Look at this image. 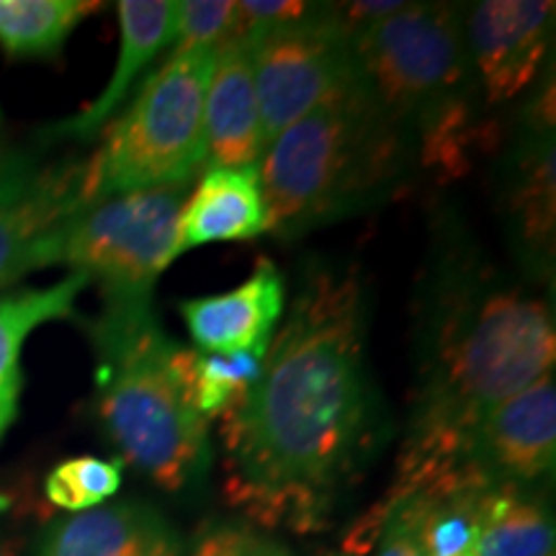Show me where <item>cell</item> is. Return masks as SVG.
Listing matches in <instances>:
<instances>
[{
  "label": "cell",
  "mask_w": 556,
  "mask_h": 556,
  "mask_svg": "<svg viewBox=\"0 0 556 556\" xmlns=\"http://www.w3.org/2000/svg\"><path fill=\"white\" fill-rule=\"evenodd\" d=\"M379 428L361 281L323 266L291 299L261 379L219 415L229 505L266 528L323 531Z\"/></svg>",
  "instance_id": "6da1fadb"
},
{
  "label": "cell",
  "mask_w": 556,
  "mask_h": 556,
  "mask_svg": "<svg viewBox=\"0 0 556 556\" xmlns=\"http://www.w3.org/2000/svg\"><path fill=\"white\" fill-rule=\"evenodd\" d=\"M554 312L544 296L479 266L446 274L426 319L407 441L467 454L482 415L554 374Z\"/></svg>",
  "instance_id": "7a4b0ae2"
},
{
  "label": "cell",
  "mask_w": 556,
  "mask_h": 556,
  "mask_svg": "<svg viewBox=\"0 0 556 556\" xmlns=\"http://www.w3.org/2000/svg\"><path fill=\"white\" fill-rule=\"evenodd\" d=\"M99 353V417L129 467L163 492L189 486L208 458V420L189 387V348L160 328L152 296L103 299L90 325Z\"/></svg>",
  "instance_id": "3957f363"
},
{
  "label": "cell",
  "mask_w": 556,
  "mask_h": 556,
  "mask_svg": "<svg viewBox=\"0 0 556 556\" xmlns=\"http://www.w3.org/2000/svg\"><path fill=\"white\" fill-rule=\"evenodd\" d=\"M402 131L361 86L356 67L307 116L263 150L266 232L289 235L343 217L397 176Z\"/></svg>",
  "instance_id": "277c9868"
},
{
  "label": "cell",
  "mask_w": 556,
  "mask_h": 556,
  "mask_svg": "<svg viewBox=\"0 0 556 556\" xmlns=\"http://www.w3.org/2000/svg\"><path fill=\"white\" fill-rule=\"evenodd\" d=\"M214 50L173 52L111 122L90 163V204L131 191L193 184L204 168V103Z\"/></svg>",
  "instance_id": "5b68a950"
},
{
  "label": "cell",
  "mask_w": 556,
  "mask_h": 556,
  "mask_svg": "<svg viewBox=\"0 0 556 556\" xmlns=\"http://www.w3.org/2000/svg\"><path fill=\"white\" fill-rule=\"evenodd\" d=\"M351 54L361 86L400 127L458 99L467 80L464 18L454 3H405L353 34Z\"/></svg>",
  "instance_id": "8992f818"
},
{
  "label": "cell",
  "mask_w": 556,
  "mask_h": 556,
  "mask_svg": "<svg viewBox=\"0 0 556 556\" xmlns=\"http://www.w3.org/2000/svg\"><path fill=\"white\" fill-rule=\"evenodd\" d=\"M193 184L93 201L54 240L52 266L99 281L103 299H148L176 261L178 217Z\"/></svg>",
  "instance_id": "52a82bcc"
},
{
  "label": "cell",
  "mask_w": 556,
  "mask_h": 556,
  "mask_svg": "<svg viewBox=\"0 0 556 556\" xmlns=\"http://www.w3.org/2000/svg\"><path fill=\"white\" fill-rule=\"evenodd\" d=\"M253 75L266 150L283 129L351 78V34L332 5H315L302 21L278 26L255 41Z\"/></svg>",
  "instance_id": "ba28073f"
},
{
  "label": "cell",
  "mask_w": 556,
  "mask_h": 556,
  "mask_svg": "<svg viewBox=\"0 0 556 556\" xmlns=\"http://www.w3.org/2000/svg\"><path fill=\"white\" fill-rule=\"evenodd\" d=\"M90 204L88 160L26 163L0 189V289L50 268L54 238Z\"/></svg>",
  "instance_id": "9c48e42d"
},
{
  "label": "cell",
  "mask_w": 556,
  "mask_h": 556,
  "mask_svg": "<svg viewBox=\"0 0 556 556\" xmlns=\"http://www.w3.org/2000/svg\"><path fill=\"white\" fill-rule=\"evenodd\" d=\"M554 3L484 0L469 16L467 52L486 103H505L531 86L546 60Z\"/></svg>",
  "instance_id": "30bf717a"
},
{
  "label": "cell",
  "mask_w": 556,
  "mask_h": 556,
  "mask_svg": "<svg viewBox=\"0 0 556 556\" xmlns=\"http://www.w3.org/2000/svg\"><path fill=\"white\" fill-rule=\"evenodd\" d=\"M471 462L495 484H531L552 475L556 384L546 374L482 415L469 435Z\"/></svg>",
  "instance_id": "8fae6325"
},
{
  "label": "cell",
  "mask_w": 556,
  "mask_h": 556,
  "mask_svg": "<svg viewBox=\"0 0 556 556\" xmlns=\"http://www.w3.org/2000/svg\"><path fill=\"white\" fill-rule=\"evenodd\" d=\"M283 278L261 261L245 283L225 294L186 299L178 304L189 336L201 353H258L266 356L283 312Z\"/></svg>",
  "instance_id": "7c38bea8"
},
{
  "label": "cell",
  "mask_w": 556,
  "mask_h": 556,
  "mask_svg": "<svg viewBox=\"0 0 556 556\" xmlns=\"http://www.w3.org/2000/svg\"><path fill=\"white\" fill-rule=\"evenodd\" d=\"M204 170L258 165L263 155L253 45L227 39L214 50L204 103Z\"/></svg>",
  "instance_id": "4fadbf2b"
},
{
  "label": "cell",
  "mask_w": 556,
  "mask_h": 556,
  "mask_svg": "<svg viewBox=\"0 0 556 556\" xmlns=\"http://www.w3.org/2000/svg\"><path fill=\"white\" fill-rule=\"evenodd\" d=\"M37 556H184V541L163 513L127 500L54 523Z\"/></svg>",
  "instance_id": "5bb4252c"
},
{
  "label": "cell",
  "mask_w": 556,
  "mask_h": 556,
  "mask_svg": "<svg viewBox=\"0 0 556 556\" xmlns=\"http://www.w3.org/2000/svg\"><path fill=\"white\" fill-rule=\"evenodd\" d=\"M122 29L119 60L101 90L99 99L80 114L50 127V139H75L88 142L114 119L116 109L127 99L139 75L176 41V3L168 0H122L116 5Z\"/></svg>",
  "instance_id": "9a60e30c"
},
{
  "label": "cell",
  "mask_w": 556,
  "mask_h": 556,
  "mask_svg": "<svg viewBox=\"0 0 556 556\" xmlns=\"http://www.w3.org/2000/svg\"><path fill=\"white\" fill-rule=\"evenodd\" d=\"M266 232L258 165L214 168L191 189L178 217L176 258L212 242L253 240Z\"/></svg>",
  "instance_id": "2e32d148"
},
{
  "label": "cell",
  "mask_w": 556,
  "mask_h": 556,
  "mask_svg": "<svg viewBox=\"0 0 556 556\" xmlns=\"http://www.w3.org/2000/svg\"><path fill=\"white\" fill-rule=\"evenodd\" d=\"M88 278L70 274L52 287L18 289L0 296V435L16 417L21 384V348L41 325L75 317V304L88 289Z\"/></svg>",
  "instance_id": "e0dca14e"
},
{
  "label": "cell",
  "mask_w": 556,
  "mask_h": 556,
  "mask_svg": "<svg viewBox=\"0 0 556 556\" xmlns=\"http://www.w3.org/2000/svg\"><path fill=\"white\" fill-rule=\"evenodd\" d=\"M486 490L387 495L377 507L397 516L426 556H477L479 505Z\"/></svg>",
  "instance_id": "ac0fdd59"
},
{
  "label": "cell",
  "mask_w": 556,
  "mask_h": 556,
  "mask_svg": "<svg viewBox=\"0 0 556 556\" xmlns=\"http://www.w3.org/2000/svg\"><path fill=\"white\" fill-rule=\"evenodd\" d=\"M554 518L520 484H495L479 505L477 556H554Z\"/></svg>",
  "instance_id": "d6986e66"
},
{
  "label": "cell",
  "mask_w": 556,
  "mask_h": 556,
  "mask_svg": "<svg viewBox=\"0 0 556 556\" xmlns=\"http://www.w3.org/2000/svg\"><path fill=\"white\" fill-rule=\"evenodd\" d=\"M536 129V127H533ZM554 139L552 129H536L518 152L507 186V212L513 214L518 240L531 255H552L554 245Z\"/></svg>",
  "instance_id": "ffe728a7"
},
{
  "label": "cell",
  "mask_w": 556,
  "mask_h": 556,
  "mask_svg": "<svg viewBox=\"0 0 556 556\" xmlns=\"http://www.w3.org/2000/svg\"><path fill=\"white\" fill-rule=\"evenodd\" d=\"M90 0H0V47L9 58H58L73 31L101 11Z\"/></svg>",
  "instance_id": "44dd1931"
},
{
  "label": "cell",
  "mask_w": 556,
  "mask_h": 556,
  "mask_svg": "<svg viewBox=\"0 0 556 556\" xmlns=\"http://www.w3.org/2000/svg\"><path fill=\"white\" fill-rule=\"evenodd\" d=\"M258 353H189V387L199 415L212 422L261 379Z\"/></svg>",
  "instance_id": "7402d4cb"
},
{
  "label": "cell",
  "mask_w": 556,
  "mask_h": 556,
  "mask_svg": "<svg viewBox=\"0 0 556 556\" xmlns=\"http://www.w3.org/2000/svg\"><path fill=\"white\" fill-rule=\"evenodd\" d=\"M122 486V462L99 456L65 458L45 479V495L54 507L86 513L106 505Z\"/></svg>",
  "instance_id": "603a6c76"
},
{
  "label": "cell",
  "mask_w": 556,
  "mask_h": 556,
  "mask_svg": "<svg viewBox=\"0 0 556 556\" xmlns=\"http://www.w3.org/2000/svg\"><path fill=\"white\" fill-rule=\"evenodd\" d=\"M238 16L232 0H184L176 3V41L173 52L217 50L229 39Z\"/></svg>",
  "instance_id": "cb8c5ba5"
},
{
  "label": "cell",
  "mask_w": 556,
  "mask_h": 556,
  "mask_svg": "<svg viewBox=\"0 0 556 556\" xmlns=\"http://www.w3.org/2000/svg\"><path fill=\"white\" fill-rule=\"evenodd\" d=\"M345 552L353 556L366 552H374V556H426L409 528L397 516L377 505L353 526L351 536L345 541Z\"/></svg>",
  "instance_id": "d4e9b609"
},
{
  "label": "cell",
  "mask_w": 556,
  "mask_h": 556,
  "mask_svg": "<svg viewBox=\"0 0 556 556\" xmlns=\"http://www.w3.org/2000/svg\"><path fill=\"white\" fill-rule=\"evenodd\" d=\"M191 556H294L268 533L250 526L222 523L201 533Z\"/></svg>",
  "instance_id": "484cf974"
},
{
  "label": "cell",
  "mask_w": 556,
  "mask_h": 556,
  "mask_svg": "<svg viewBox=\"0 0 556 556\" xmlns=\"http://www.w3.org/2000/svg\"><path fill=\"white\" fill-rule=\"evenodd\" d=\"M312 9L315 5L296 3V0H240L229 39H245L255 45L263 34L302 21Z\"/></svg>",
  "instance_id": "4316f807"
},
{
  "label": "cell",
  "mask_w": 556,
  "mask_h": 556,
  "mask_svg": "<svg viewBox=\"0 0 556 556\" xmlns=\"http://www.w3.org/2000/svg\"><path fill=\"white\" fill-rule=\"evenodd\" d=\"M26 163H31V157L11 148L9 137H5V129H3V119H0V189H3V186L9 184V180L16 176Z\"/></svg>",
  "instance_id": "83f0119b"
},
{
  "label": "cell",
  "mask_w": 556,
  "mask_h": 556,
  "mask_svg": "<svg viewBox=\"0 0 556 556\" xmlns=\"http://www.w3.org/2000/svg\"><path fill=\"white\" fill-rule=\"evenodd\" d=\"M21 554V544L9 533L0 531V556H18Z\"/></svg>",
  "instance_id": "f1b7e54d"
}]
</instances>
